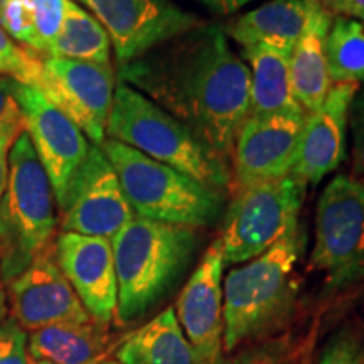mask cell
I'll return each instance as SVG.
<instances>
[{"instance_id": "cell-1", "label": "cell", "mask_w": 364, "mask_h": 364, "mask_svg": "<svg viewBox=\"0 0 364 364\" xmlns=\"http://www.w3.org/2000/svg\"><path fill=\"white\" fill-rule=\"evenodd\" d=\"M118 80L189 127L223 157L250 113V70L218 26L194 27L120 66Z\"/></svg>"}, {"instance_id": "cell-2", "label": "cell", "mask_w": 364, "mask_h": 364, "mask_svg": "<svg viewBox=\"0 0 364 364\" xmlns=\"http://www.w3.org/2000/svg\"><path fill=\"white\" fill-rule=\"evenodd\" d=\"M120 322L142 317L161 302L193 260L201 235L196 228L134 216L113 236Z\"/></svg>"}, {"instance_id": "cell-3", "label": "cell", "mask_w": 364, "mask_h": 364, "mask_svg": "<svg viewBox=\"0 0 364 364\" xmlns=\"http://www.w3.org/2000/svg\"><path fill=\"white\" fill-rule=\"evenodd\" d=\"M306 235L300 226L247 265L233 268L223 285V348L233 351L272 331L294 306Z\"/></svg>"}, {"instance_id": "cell-4", "label": "cell", "mask_w": 364, "mask_h": 364, "mask_svg": "<svg viewBox=\"0 0 364 364\" xmlns=\"http://www.w3.org/2000/svg\"><path fill=\"white\" fill-rule=\"evenodd\" d=\"M107 139L129 145L221 193L230 189L233 181L225 157L201 142L189 127L122 80H117L115 85Z\"/></svg>"}, {"instance_id": "cell-5", "label": "cell", "mask_w": 364, "mask_h": 364, "mask_svg": "<svg viewBox=\"0 0 364 364\" xmlns=\"http://www.w3.org/2000/svg\"><path fill=\"white\" fill-rule=\"evenodd\" d=\"M102 150L115 169L135 216L196 230L220 220L225 208L221 191L208 188L118 140L105 139Z\"/></svg>"}, {"instance_id": "cell-6", "label": "cell", "mask_w": 364, "mask_h": 364, "mask_svg": "<svg viewBox=\"0 0 364 364\" xmlns=\"http://www.w3.org/2000/svg\"><path fill=\"white\" fill-rule=\"evenodd\" d=\"M56 199L51 181L36 156L29 135L17 136L9 157L7 186L0 199V275H21L56 231Z\"/></svg>"}, {"instance_id": "cell-7", "label": "cell", "mask_w": 364, "mask_h": 364, "mask_svg": "<svg viewBox=\"0 0 364 364\" xmlns=\"http://www.w3.org/2000/svg\"><path fill=\"white\" fill-rule=\"evenodd\" d=\"M306 191V182L292 172L280 179L236 189L220 236L225 263H247L294 233Z\"/></svg>"}, {"instance_id": "cell-8", "label": "cell", "mask_w": 364, "mask_h": 364, "mask_svg": "<svg viewBox=\"0 0 364 364\" xmlns=\"http://www.w3.org/2000/svg\"><path fill=\"white\" fill-rule=\"evenodd\" d=\"M311 267L339 292L364 280V179L338 174L317 199Z\"/></svg>"}, {"instance_id": "cell-9", "label": "cell", "mask_w": 364, "mask_h": 364, "mask_svg": "<svg viewBox=\"0 0 364 364\" xmlns=\"http://www.w3.org/2000/svg\"><path fill=\"white\" fill-rule=\"evenodd\" d=\"M105 27L118 65L204 24L172 0H75Z\"/></svg>"}, {"instance_id": "cell-10", "label": "cell", "mask_w": 364, "mask_h": 364, "mask_svg": "<svg viewBox=\"0 0 364 364\" xmlns=\"http://www.w3.org/2000/svg\"><path fill=\"white\" fill-rule=\"evenodd\" d=\"M115 85L110 65L43 58L39 91L97 147L107 139Z\"/></svg>"}, {"instance_id": "cell-11", "label": "cell", "mask_w": 364, "mask_h": 364, "mask_svg": "<svg viewBox=\"0 0 364 364\" xmlns=\"http://www.w3.org/2000/svg\"><path fill=\"white\" fill-rule=\"evenodd\" d=\"M59 211L63 231L107 240L135 216L102 147L91 145L68 184Z\"/></svg>"}, {"instance_id": "cell-12", "label": "cell", "mask_w": 364, "mask_h": 364, "mask_svg": "<svg viewBox=\"0 0 364 364\" xmlns=\"http://www.w3.org/2000/svg\"><path fill=\"white\" fill-rule=\"evenodd\" d=\"M9 91L22 113L24 129L51 181L59 208L73 174L88 156L91 145L83 132L39 90L9 80Z\"/></svg>"}, {"instance_id": "cell-13", "label": "cell", "mask_w": 364, "mask_h": 364, "mask_svg": "<svg viewBox=\"0 0 364 364\" xmlns=\"http://www.w3.org/2000/svg\"><path fill=\"white\" fill-rule=\"evenodd\" d=\"M304 122L284 115L245 118L231 152L236 189L290 174L297 161Z\"/></svg>"}, {"instance_id": "cell-14", "label": "cell", "mask_w": 364, "mask_h": 364, "mask_svg": "<svg viewBox=\"0 0 364 364\" xmlns=\"http://www.w3.org/2000/svg\"><path fill=\"white\" fill-rule=\"evenodd\" d=\"M225 255L221 240L209 245L177 300L176 317L201 364L221 361L223 334V270Z\"/></svg>"}, {"instance_id": "cell-15", "label": "cell", "mask_w": 364, "mask_h": 364, "mask_svg": "<svg viewBox=\"0 0 364 364\" xmlns=\"http://www.w3.org/2000/svg\"><path fill=\"white\" fill-rule=\"evenodd\" d=\"M9 295L16 321L24 329L93 321L59 268L54 245H49L21 275L9 282Z\"/></svg>"}, {"instance_id": "cell-16", "label": "cell", "mask_w": 364, "mask_h": 364, "mask_svg": "<svg viewBox=\"0 0 364 364\" xmlns=\"http://www.w3.org/2000/svg\"><path fill=\"white\" fill-rule=\"evenodd\" d=\"M54 253L90 317L107 326L117 314L118 304L112 241L63 231L56 238Z\"/></svg>"}, {"instance_id": "cell-17", "label": "cell", "mask_w": 364, "mask_h": 364, "mask_svg": "<svg viewBox=\"0 0 364 364\" xmlns=\"http://www.w3.org/2000/svg\"><path fill=\"white\" fill-rule=\"evenodd\" d=\"M356 91L354 83L332 85L321 108L306 117L292 174L307 186H317L346 159L349 108Z\"/></svg>"}, {"instance_id": "cell-18", "label": "cell", "mask_w": 364, "mask_h": 364, "mask_svg": "<svg viewBox=\"0 0 364 364\" xmlns=\"http://www.w3.org/2000/svg\"><path fill=\"white\" fill-rule=\"evenodd\" d=\"M316 7L312 0H270L241 14L223 31L241 48L267 46L290 56Z\"/></svg>"}, {"instance_id": "cell-19", "label": "cell", "mask_w": 364, "mask_h": 364, "mask_svg": "<svg viewBox=\"0 0 364 364\" xmlns=\"http://www.w3.org/2000/svg\"><path fill=\"white\" fill-rule=\"evenodd\" d=\"M250 70V113L252 117L284 115L306 120L307 113L294 95L290 56L267 46L243 48Z\"/></svg>"}, {"instance_id": "cell-20", "label": "cell", "mask_w": 364, "mask_h": 364, "mask_svg": "<svg viewBox=\"0 0 364 364\" xmlns=\"http://www.w3.org/2000/svg\"><path fill=\"white\" fill-rule=\"evenodd\" d=\"M332 17L334 16L316 7L307 29L290 53L294 95L307 115L321 108L332 86L326 56V39Z\"/></svg>"}, {"instance_id": "cell-21", "label": "cell", "mask_w": 364, "mask_h": 364, "mask_svg": "<svg viewBox=\"0 0 364 364\" xmlns=\"http://www.w3.org/2000/svg\"><path fill=\"white\" fill-rule=\"evenodd\" d=\"M112 348L110 332L95 321L53 324L36 329L29 336V353L34 361L98 364Z\"/></svg>"}, {"instance_id": "cell-22", "label": "cell", "mask_w": 364, "mask_h": 364, "mask_svg": "<svg viewBox=\"0 0 364 364\" xmlns=\"http://www.w3.org/2000/svg\"><path fill=\"white\" fill-rule=\"evenodd\" d=\"M117 359L120 364H201L172 307L129 336Z\"/></svg>"}, {"instance_id": "cell-23", "label": "cell", "mask_w": 364, "mask_h": 364, "mask_svg": "<svg viewBox=\"0 0 364 364\" xmlns=\"http://www.w3.org/2000/svg\"><path fill=\"white\" fill-rule=\"evenodd\" d=\"M112 41L105 27L75 0H65L61 29L49 46L46 58L110 65Z\"/></svg>"}, {"instance_id": "cell-24", "label": "cell", "mask_w": 364, "mask_h": 364, "mask_svg": "<svg viewBox=\"0 0 364 364\" xmlns=\"http://www.w3.org/2000/svg\"><path fill=\"white\" fill-rule=\"evenodd\" d=\"M331 83H364V22L334 16L326 39Z\"/></svg>"}, {"instance_id": "cell-25", "label": "cell", "mask_w": 364, "mask_h": 364, "mask_svg": "<svg viewBox=\"0 0 364 364\" xmlns=\"http://www.w3.org/2000/svg\"><path fill=\"white\" fill-rule=\"evenodd\" d=\"M0 76L39 90L43 78V59L29 53L9 38L0 27Z\"/></svg>"}, {"instance_id": "cell-26", "label": "cell", "mask_w": 364, "mask_h": 364, "mask_svg": "<svg viewBox=\"0 0 364 364\" xmlns=\"http://www.w3.org/2000/svg\"><path fill=\"white\" fill-rule=\"evenodd\" d=\"M24 118L17 107L16 100H9L6 112L0 118V199H2L4 191L7 186L9 177V157H11V150L16 144L17 136L24 132Z\"/></svg>"}, {"instance_id": "cell-27", "label": "cell", "mask_w": 364, "mask_h": 364, "mask_svg": "<svg viewBox=\"0 0 364 364\" xmlns=\"http://www.w3.org/2000/svg\"><path fill=\"white\" fill-rule=\"evenodd\" d=\"M317 364H364L363 338L353 329H343L332 338Z\"/></svg>"}, {"instance_id": "cell-28", "label": "cell", "mask_w": 364, "mask_h": 364, "mask_svg": "<svg viewBox=\"0 0 364 364\" xmlns=\"http://www.w3.org/2000/svg\"><path fill=\"white\" fill-rule=\"evenodd\" d=\"M27 332L16 318L0 322V364H27Z\"/></svg>"}, {"instance_id": "cell-29", "label": "cell", "mask_w": 364, "mask_h": 364, "mask_svg": "<svg viewBox=\"0 0 364 364\" xmlns=\"http://www.w3.org/2000/svg\"><path fill=\"white\" fill-rule=\"evenodd\" d=\"M351 130V176L364 179V88H358L349 108Z\"/></svg>"}, {"instance_id": "cell-30", "label": "cell", "mask_w": 364, "mask_h": 364, "mask_svg": "<svg viewBox=\"0 0 364 364\" xmlns=\"http://www.w3.org/2000/svg\"><path fill=\"white\" fill-rule=\"evenodd\" d=\"M235 364H292V359L284 344H267L245 353Z\"/></svg>"}, {"instance_id": "cell-31", "label": "cell", "mask_w": 364, "mask_h": 364, "mask_svg": "<svg viewBox=\"0 0 364 364\" xmlns=\"http://www.w3.org/2000/svg\"><path fill=\"white\" fill-rule=\"evenodd\" d=\"M338 16L353 17V19L364 22V0H344L341 4Z\"/></svg>"}, {"instance_id": "cell-32", "label": "cell", "mask_w": 364, "mask_h": 364, "mask_svg": "<svg viewBox=\"0 0 364 364\" xmlns=\"http://www.w3.org/2000/svg\"><path fill=\"white\" fill-rule=\"evenodd\" d=\"M9 80L6 76H0V118H2L6 107L11 100V91H9Z\"/></svg>"}, {"instance_id": "cell-33", "label": "cell", "mask_w": 364, "mask_h": 364, "mask_svg": "<svg viewBox=\"0 0 364 364\" xmlns=\"http://www.w3.org/2000/svg\"><path fill=\"white\" fill-rule=\"evenodd\" d=\"M312 2L316 4L318 9H322V11L331 14V16H338L341 4H343L344 0H312Z\"/></svg>"}, {"instance_id": "cell-34", "label": "cell", "mask_w": 364, "mask_h": 364, "mask_svg": "<svg viewBox=\"0 0 364 364\" xmlns=\"http://www.w3.org/2000/svg\"><path fill=\"white\" fill-rule=\"evenodd\" d=\"M253 2V0H225V6H226V12H235L241 9L243 6H247V4Z\"/></svg>"}, {"instance_id": "cell-35", "label": "cell", "mask_w": 364, "mask_h": 364, "mask_svg": "<svg viewBox=\"0 0 364 364\" xmlns=\"http://www.w3.org/2000/svg\"><path fill=\"white\" fill-rule=\"evenodd\" d=\"M203 4H206L211 9H215L218 12H226V6H225V0H201Z\"/></svg>"}, {"instance_id": "cell-36", "label": "cell", "mask_w": 364, "mask_h": 364, "mask_svg": "<svg viewBox=\"0 0 364 364\" xmlns=\"http://www.w3.org/2000/svg\"><path fill=\"white\" fill-rule=\"evenodd\" d=\"M6 314H7V297H6V292H4L2 285H0V322L4 321Z\"/></svg>"}, {"instance_id": "cell-37", "label": "cell", "mask_w": 364, "mask_h": 364, "mask_svg": "<svg viewBox=\"0 0 364 364\" xmlns=\"http://www.w3.org/2000/svg\"><path fill=\"white\" fill-rule=\"evenodd\" d=\"M33 364H54V363H49V361H34Z\"/></svg>"}, {"instance_id": "cell-38", "label": "cell", "mask_w": 364, "mask_h": 364, "mask_svg": "<svg viewBox=\"0 0 364 364\" xmlns=\"http://www.w3.org/2000/svg\"><path fill=\"white\" fill-rule=\"evenodd\" d=\"M105 364H120V363H115V361H110V363H105Z\"/></svg>"}, {"instance_id": "cell-39", "label": "cell", "mask_w": 364, "mask_h": 364, "mask_svg": "<svg viewBox=\"0 0 364 364\" xmlns=\"http://www.w3.org/2000/svg\"><path fill=\"white\" fill-rule=\"evenodd\" d=\"M218 364H228V363H225V361H220Z\"/></svg>"}]
</instances>
